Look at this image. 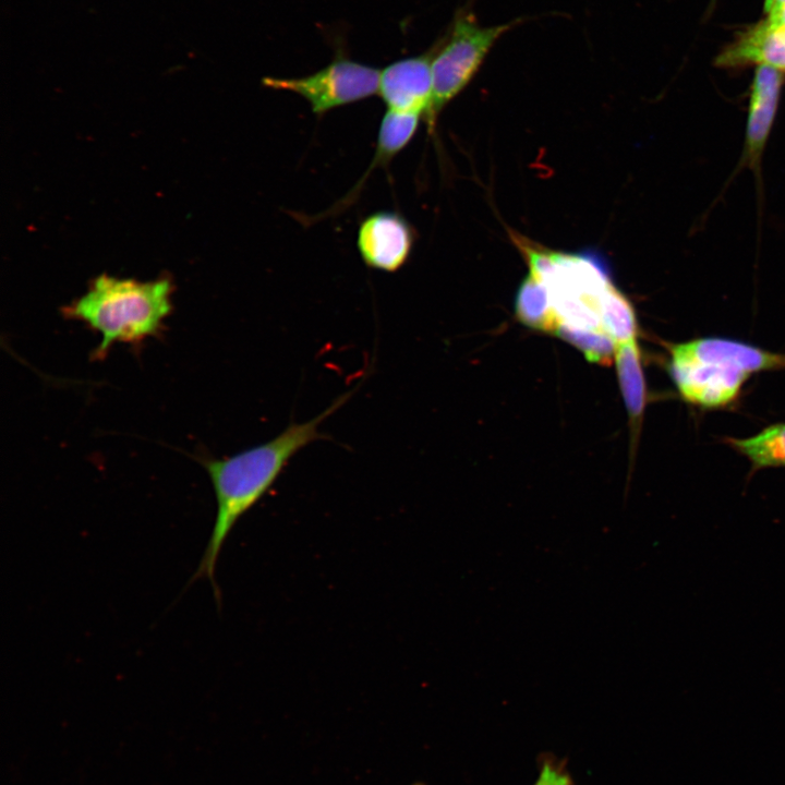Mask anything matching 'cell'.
Listing matches in <instances>:
<instances>
[{"label": "cell", "instance_id": "obj_1", "mask_svg": "<svg viewBox=\"0 0 785 785\" xmlns=\"http://www.w3.org/2000/svg\"><path fill=\"white\" fill-rule=\"evenodd\" d=\"M353 390L338 397L310 421L289 424L276 437L224 458H208L203 466L209 475L216 498V515L210 536L191 581L208 579L216 601L220 591L215 571L222 546L231 530L271 488L289 461L313 442L329 438L319 425L341 408Z\"/></svg>", "mask_w": 785, "mask_h": 785}, {"label": "cell", "instance_id": "obj_2", "mask_svg": "<svg viewBox=\"0 0 785 785\" xmlns=\"http://www.w3.org/2000/svg\"><path fill=\"white\" fill-rule=\"evenodd\" d=\"M172 289L166 278L140 281L102 274L63 309V315L99 334L93 354L99 360L116 343H140L157 336L172 310Z\"/></svg>", "mask_w": 785, "mask_h": 785}, {"label": "cell", "instance_id": "obj_3", "mask_svg": "<svg viewBox=\"0 0 785 785\" xmlns=\"http://www.w3.org/2000/svg\"><path fill=\"white\" fill-rule=\"evenodd\" d=\"M781 369L785 353L729 338L704 337L669 347L668 373L679 395L705 409L730 404L752 374Z\"/></svg>", "mask_w": 785, "mask_h": 785}, {"label": "cell", "instance_id": "obj_4", "mask_svg": "<svg viewBox=\"0 0 785 785\" xmlns=\"http://www.w3.org/2000/svg\"><path fill=\"white\" fill-rule=\"evenodd\" d=\"M483 26L471 9L459 10L446 34L432 47L433 99L424 120L433 131L440 111L470 83L496 41L523 23Z\"/></svg>", "mask_w": 785, "mask_h": 785}, {"label": "cell", "instance_id": "obj_5", "mask_svg": "<svg viewBox=\"0 0 785 785\" xmlns=\"http://www.w3.org/2000/svg\"><path fill=\"white\" fill-rule=\"evenodd\" d=\"M381 70L342 56L306 76L263 78L264 86L294 93L304 98L313 113L357 102L378 94Z\"/></svg>", "mask_w": 785, "mask_h": 785}, {"label": "cell", "instance_id": "obj_6", "mask_svg": "<svg viewBox=\"0 0 785 785\" xmlns=\"http://www.w3.org/2000/svg\"><path fill=\"white\" fill-rule=\"evenodd\" d=\"M415 237L413 227L401 214L379 210L360 222L357 247L367 267L395 273L410 258Z\"/></svg>", "mask_w": 785, "mask_h": 785}, {"label": "cell", "instance_id": "obj_7", "mask_svg": "<svg viewBox=\"0 0 785 785\" xmlns=\"http://www.w3.org/2000/svg\"><path fill=\"white\" fill-rule=\"evenodd\" d=\"M432 48L420 56L397 60L381 71L378 95L387 110L423 118L433 99Z\"/></svg>", "mask_w": 785, "mask_h": 785}, {"label": "cell", "instance_id": "obj_8", "mask_svg": "<svg viewBox=\"0 0 785 785\" xmlns=\"http://www.w3.org/2000/svg\"><path fill=\"white\" fill-rule=\"evenodd\" d=\"M784 84L783 72L771 67L757 68L750 89L741 166L759 173L765 148L776 116Z\"/></svg>", "mask_w": 785, "mask_h": 785}, {"label": "cell", "instance_id": "obj_9", "mask_svg": "<svg viewBox=\"0 0 785 785\" xmlns=\"http://www.w3.org/2000/svg\"><path fill=\"white\" fill-rule=\"evenodd\" d=\"M715 64L727 69L759 64L784 72L785 25L765 20L748 28L716 57Z\"/></svg>", "mask_w": 785, "mask_h": 785}, {"label": "cell", "instance_id": "obj_10", "mask_svg": "<svg viewBox=\"0 0 785 785\" xmlns=\"http://www.w3.org/2000/svg\"><path fill=\"white\" fill-rule=\"evenodd\" d=\"M420 117V114L398 113L389 110L385 112L379 124L375 154L371 166L350 193L341 200L336 209L340 210V208L349 206L355 200L371 170L377 166H386L411 142L418 130Z\"/></svg>", "mask_w": 785, "mask_h": 785}, {"label": "cell", "instance_id": "obj_11", "mask_svg": "<svg viewBox=\"0 0 785 785\" xmlns=\"http://www.w3.org/2000/svg\"><path fill=\"white\" fill-rule=\"evenodd\" d=\"M619 388L630 421H641L647 402V387L637 340L616 345L614 357Z\"/></svg>", "mask_w": 785, "mask_h": 785}, {"label": "cell", "instance_id": "obj_12", "mask_svg": "<svg viewBox=\"0 0 785 785\" xmlns=\"http://www.w3.org/2000/svg\"><path fill=\"white\" fill-rule=\"evenodd\" d=\"M515 314L520 323L532 329L555 333L558 325L547 287L530 273L517 291Z\"/></svg>", "mask_w": 785, "mask_h": 785}, {"label": "cell", "instance_id": "obj_13", "mask_svg": "<svg viewBox=\"0 0 785 785\" xmlns=\"http://www.w3.org/2000/svg\"><path fill=\"white\" fill-rule=\"evenodd\" d=\"M596 309L602 329L616 345L636 340L638 323L635 309L612 282L599 297Z\"/></svg>", "mask_w": 785, "mask_h": 785}, {"label": "cell", "instance_id": "obj_14", "mask_svg": "<svg viewBox=\"0 0 785 785\" xmlns=\"http://www.w3.org/2000/svg\"><path fill=\"white\" fill-rule=\"evenodd\" d=\"M728 444L751 462V471L785 467V423L766 426L748 438H727Z\"/></svg>", "mask_w": 785, "mask_h": 785}, {"label": "cell", "instance_id": "obj_15", "mask_svg": "<svg viewBox=\"0 0 785 785\" xmlns=\"http://www.w3.org/2000/svg\"><path fill=\"white\" fill-rule=\"evenodd\" d=\"M554 334L582 351L591 362L609 365L614 360L616 343L603 330L577 329L558 325Z\"/></svg>", "mask_w": 785, "mask_h": 785}, {"label": "cell", "instance_id": "obj_16", "mask_svg": "<svg viewBox=\"0 0 785 785\" xmlns=\"http://www.w3.org/2000/svg\"><path fill=\"white\" fill-rule=\"evenodd\" d=\"M532 785H575L567 770L552 760L542 763L539 775Z\"/></svg>", "mask_w": 785, "mask_h": 785}, {"label": "cell", "instance_id": "obj_17", "mask_svg": "<svg viewBox=\"0 0 785 785\" xmlns=\"http://www.w3.org/2000/svg\"><path fill=\"white\" fill-rule=\"evenodd\" d=\"M766 21L775 25H785V2L777 9L770 11Z\"/></svg>", "mask_w": 785, "mask_h": 785}, {"label": "cell", "instance_id": "obj_18", "mask_svg": "<svg viewBox=\"0 0 785 785\" xmlns=\"http://www.w3.org/2000/svg\"><path fill=\"white\" fill-rule=\"evenodd\" d=\"M784 2L785 0H765L764 10L766 13H769L770 11L777 9Z\"/></svg>", "mask_w": 785, "mask_h": 785}, {"label": "cell", "instance_id": "obj_19", "mask_svg": "<svg viewBox=\"0 0 785 785\" xmlns=\"http://www.w3.org/2000/svg\"><path fill=\"white\" fill-rule=\"evenodd\" d=\"M416 785H422V784H416Z\"/></svg>", "mask_w": 785, "mask_h": 785}]
</instances>
